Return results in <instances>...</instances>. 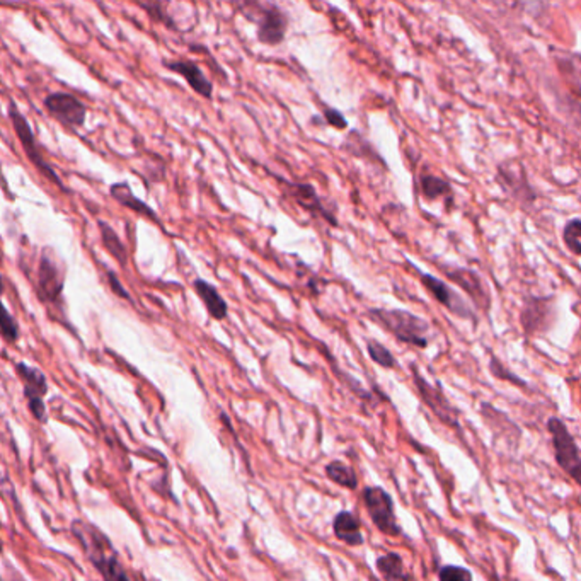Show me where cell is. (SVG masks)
Listing matches in <instances>:
<instances>
[{"label": "cell", "instance_id": "obj_1", "mask_svg": "<svg viewBox=\"0 0 581 581\" xmlns=\"http://www.w3.org/2000/svg\"><path fill=\"white\" fill-rule=\"evenodd\" d=\"M72 534L84 549L89 561L103 577V581H130L116 549L99 528L84 520H73Z\"/></svg>", "mask_w": 581, "mask_h": 581}, {"label": "cell", "instance_id": "obj_2", "mask_svg": "<svg viewBox=\"0 0 581 581\" xmlns=\"http://www.w3.org/2000/svg\"><path fill=\"white\" fill-rule=\"evenodd\" d=\"M372 320L379 322L389 333L396 336L399 341L424 348L428 345L430 324L406 311H388V309H372L369 311Z\"/></svg>", "mask_w": 581, "mask_h": 581}, {"label": "cell", "instance_id": "obj_3", "mask_svg": "<svg viewBox=\"0 0 581 581\" xmlns=\"http://www.w3.org/2000/svg\"><path fill=\"white\" fill-rule=\"evenodd\" d=\"M7 115H9V120L13 124V128L16 132V135H18L19 141H21V145L24 149V154L31 160V164L35 166L36 169L43 176L50 179L53 184H56L64 193H67V188L62 183V179L55 173V169L48 164V160L43 158V152H41V149L36 143L35 133L31 130V124L26 120V116L19 111L18 105L14 101H9Z\"/></svg>", "mask_w": 581, "mask_h": 581}, {"label": "cell", "instance_id": "obj_4", "mask_svg": "<svg viewBox=\"0 0 581 581\" xmlns=\"http://www.w3.org/2000/svg\"><path fill=\"white\" fill-rule=\"evenodd\" d=\"M547 430L552 437L554 457L558 466L581 486V452L578 443L560 418H551L547 422Z\"/></svg>", "mask_w": 581, "mask_h": 581}, {"label": "cell", "instance_id": "obj_5", "mask_svg": "<svg viewBox=\"0 0 581 581\" xmlns=\"http://www.w3.org/2000/svg\"><path fill=\"white\" fill-rule=\"evenodd\" d=\"M251 5L256 13L244 11V16L258 22V41L266 47L280 45L288 31V16L278 5H261L256 2H251Z\"/></svg>", "mask_w": 581, "mask_h": 581}, {"label": "cell", "instance_id": "obj_6", "mask_svg": "<svg viewBox=\"0 0 581 581\" xmlns=\"http://www.w3.org/2000/svg\"><path fill=\"white\" fill-rule=\"evenodd\" d=\"M65 285V268L58 261L50 247L43 249L38 264V297L47 303H58L62 300Z\"/></svg>", "mask_w": 581, "mask_h": 581}, {"label": "cell", "instance_id": "obj_7", "mask_svg": "<svg viewBox=\"0 0 581 581\" xmlns=\"http://www.w3.org/2000/svg\"><path fill=\"white\" fill-rule=\"evenodd\" d=\"M363 503L369 511L370 518L373 525L379 528L382 534L389 537H399L403 530L397 524L396 511H394V501L392 496L377 486H370L363 490Z\"/></svg>", "mask_w": 581, "mask_h": 581}, {"label": "cell", "instance_id": "obj_8", "mask_svg": "<svg viewBox=\"0 0 581 581\" xmlns=\"http://www.w3.org/2000/svg\"><path fill=\"white\" fill-rule=\"evenodd\" d=\"M16 372L19 379L24 386V396L28 399V407L31 414L35 416L36 422H47V407L43 403V397L48 392V382L45 373L36 367H30L28 363L19 362L16 363Z\"/></svg>", "mask_w": 581, "mask_h": 581}, {"label": "cell", "instance_id": "obj_9", "mask_svg": "<svg viewBox=\"0 0 581 581\" xmlns=\"http://www.w3.org/2000/svg\"><path fill=\"white\" fill-rule=\"evenodd\" d=\"M45 109L58 124L77 130L82 128L88 118V107L69 92H53L43 101Z\"/></svg>", "mask_w": 581, "mask_h": 581}, {"label": "cell", "instance_id": "obj_10", "mask_svg": "<svg viewBox=\"0 0 581 581\" xmlns=\"http://www.w3.org/2000/svg\"><path fill=\"white\" fill-rule=\"evenodd\" d=\"M413 375H414V384L418 388V392H420L424 405L428 406L433 411V414L441 423H445L447 426H450L454 430H458L460 428L458 411L447 401V397L443 396L440 388L430 386V382H426L422 375H420V372L414 369V367H413Z\"/></svg>", "mask_w": 581, "mask_h": 581}, {"label": "cell", "instance_id": "obj_11", "mask_svg": "<svg viewBox=\"0 0 581 581\" xmlns=\"http://www.w3.org/2000/svg\"><path fill=\"white\" fill-rule=\"evenodd\" d=\"M280 179V177H278ZM283 181V179H280ZM286 193L290 194L300 207L305 211H309L314 217H320L326 222H329L333 227H337V220L331 211L326 209V205H322V200L319 198L316 188L309 183H290V181H283Z\"/></svg>", "mask_w": 581, "mask_h": 581}, {"label": "cell", "instance_id": "obj_12", "mask_svg": "<svg viewBox=\"0 0 581 581\" xmlns=\"http://www.w3.org/2000/svg\"><path fill=\"white\" fill-rule=\"evenodd\" d=\"M418 273H420V278H422L424 288H426V290H428L435 299L439 300L441 305H445L452 314L466 317V319H471V317H473L471 307L464 302V299L458 295L456 290H452L447 283L441 282V280L435 278V277H431V275H423L422 271H418Z\"/></svg>", "mask_w": 581, "mask_h": 581}, {"label": "cell", "instance_id": "obj_13", "mask_svg": "<svg viewBox=\"0 0 581 581\" xmlns=\"http://www.w3.org/2000/svg\"><path fill=\"white\" fill-rule=\"evenodd\" d=\"M162 65L167 71L179 73L198 96L211 99L213 86H211L209 77L205 75V72L201 71L194 62H190V60H164Z\"/></svg>", "mask_w": 581, "mask_h": 581}, {"label": "cell", "instance_id": "obj_14", "mask_svg": "<svg viewBox=\"0 0 581 581\" xmlns=\"http://www.w3.org/2000/svg\"><path fill=\"white\" fill-rule=\"evenodd\" d=\"M447 277L454 283L460 285L473 299L479 307H488V294L484 290V283L479 278V275L471 271V269H464V268H445Z\"/></svg>", "mask_w": 581, "mask_h": 581}, {"label": "cell", "instance_id": "obj_15", "mask_svg": "<svg viewBox=\"0 0 581 581\" xmlns=\"http://www.w3.org/2000/svg\"><path fill=\"white\" fill-rule=\"evenodd\" d=\"M193 288L196 295L203 302V305H205V309H207V312H209L211 319L222 320V319L227 317L229 305L211 283L205 282L201 278H196L193 282Z\"/></svg>", "mask_w": 581, "mask_h": 581}, {"label": "cell", "instance_id": "obj_16", "mask_svg": "<svg viewBox=\"0 0 581 581\" xmlns=\"http://www.w3.org/2000/svg\"><path fill=\"white\" fill-rule=\"evenodd\" d=\"M109 194H111V196H113V198L122 205V207H124V209L135 211L137 215H141V217H145V218H149V220H152V222H156V224H160L156 210H152L150 205H147L145 201H141V198H137V196L133 194V192H132V188H130L128 183H115V184H111Z\"/></svg>", "mask_w": 581, "mask_h": 581}, {"label": "cell", "instance_id": "obj_17", "mask_svg": "<svg viewBox=\"0 0 581 581\" xmlns=\"http://www.w3.org/2000/svg\"><path fill=\"white\" fill-rule=\"evenodd\" d=\"M333 530L336 537L346 546H362L365 543L360 520L353 515L352 511H339L333 520Z\"/></svg>", "mask_w": 581, "mask_h": 581}, {"label": "cell", "instance_id": "obj_18", "mask_svg": "<svg viewBox=\"0 0 581 581\" xmlns=\"http://www.w3.org/2000/svg\"><path fill=\"white\" fill-rule=\"evenodd\" d=\"M375 566L384 581H413L411 573L406 569L403 558L397 552H389L380 556Z\"/></svg>", "mask_w": 581, "mask_h": 581}, {"label": "cell", "instance_id": "obj_19", "mask_svg": "<svg viewBox=\"0 0 581 581\" xmlns=\"http://www.w3.org/2000/svg\"><path fill=\"white\" fill-rule=\"evenodd\" d=\"M551 314L549 302L544 299H530L525 303L524 314H522V324L527 333H535L541 328H546L547 322L544 317Z\"/></svg>", "mask_w": 581, "mask_h": 581}, {"label": "cell", "instance_id": "obj_20", "mask_svg": "<svg viewBox=\"0 0 581 581\" xmlns=\"http://www.w3.org/2000/svg\"><path fill=\"white\" fill-rule=\"evenodd\" d=\"M98 227L101 230V241H103V246H105L106 251L109 252V256H113L120 266H126L128 264V252H126V247H124L120 235L115 232V229L106 224L103 220L98 222Z\"/></svg>", "mask_w": 581, "mask_h": 581}, {"label": "cell", "instance_id": "obj_21", "mask_svg": "<svg viewBox=\"0 0 581 581\" xmlns=\"http://www.w3.org/2000/svg\"><path fill=\"white\" fill-rule=\"evenodd\" d=\"M326 475L336 484L346 488V490H356L358 488V475L355 474L350 466L335 460L326 466Z\"/></svg>", "mask_w": 581, "mask_h": 581}, {"label": "cell", "instance_id": "obj_22", "mask_svg": "<svg viewBox=\"0 0 581 581\" xmlns=\"http://www.w3.org/2000/svg\"><path fill=\"white\" fill-rule=\"evenodd\" d=\"M422 190L423 194L428 200H437V198H441L443 194L450 193L449 183L445 179L437 176H423Z\"/></svg>", "mask_w": 581, "mask_h": 581}, {"label": "cell", "instance_id": "obj_23", "mask_svg": "<svg viewBox=\"0 0 581 581\" xmlns=\"http://www.w3.org/2000/svg\"><path fill=\"white\" fill-rule=\"evenodd\" d=\"M367 350H369L370 358H372L377 365H380V367H384V369H394V367H396V358H394V355L389 352L388 348H386L384 345H380L379 341L370 339L369 343H367Z\"/></svg>", "mask_w": 581, "mask_h": 581}, {"label": "cell", "instance_id": "obj_24", "mask_svg": "<svg viewBox=\"0 0 581 581\" xmlns=\"http://www.w3.org/2000/svg\"><path fill=\"white\" fill-rule=\"evenodd\" d=\"M563 237L566 247L573 254L581 256V218H573L566 224Z\"/></svg>", "mask_w": 581, "mask_h": 581}, {"label": "cell", "instance_id": "obj_25", "mask_svg": "<svg viewBox=\"0 0 581 581\" xmlns=\"http://www.w3.org/2000/svg\"><path fill=\"white\" fill-rule=\"evenodd\" d=\"M2 337L5 343H16L19 339V324L14 316L9 312L7 307H4V314H2Z\"/></svg>", "mask_w": 581, "mask_h": 581}, {"label": "cell", "instance_id": "obj_26", "mask_svg": "<svg viewBox=\"0 0 581 581\" xmlns=\"http://www.w3.org/2000/svg\"><path fill=\"white\" fill-rule=\"evenodd\" d=\"M139 5L149 13V18L169 26L171 30H177L176 24L167 16V13L164 11V5L160 2H139Z\"/></svg>", "mask_w": 581, "mask_h": 581}, {"label": "cell", "instance_id": "obj_27", "mask_svg": "<svg viewBox=\"0 0 581 581\" xmlns=\"http://www.w3.org/2000/svg\"><path fill=\"white\" fill-rule=\"evenodd\" d=\"M439 581H474L469 569L462 566H443L439 573Z\"/></svg>", "mask_w": 581, "mask_h": 581}, {"label": "cell", "instance_id": "obj_28", "mask_svg": "<svg viewBox=\"0 0 581 581\" xmlns=\"http://www.w3.org/2000/svg\"><path fill=\"white\" fill-rule=\"evenodd\" d=\"M491 372L494 373V377H498V379H503V380H508V382H513V384H517V386H520V388H525V382L524 380H520L518 377H515L513 373H510V372H507L505 370V367L498 362V360H491Z\"/></svg>", "mask_w": 581, "mask_h": 581}, {"label": "cell", "instance_id": "obj_29", "mask_svg": "<svg viewBox=\"0 0 581 581\" xmlns=\"http://www.w3.org/2000/svg\"><path fill=\"white\" fill-rule=\"evenodd\" d=\"M106 278H107V282H109V286H111V292L116 295V297H120V299H124V300H132V295L124 290V285H122V282H120V278L116 277V273L115 271H111V269H107L106 271Z\"/></svg>", "mask_w": 581, "mask_h": 581}, {"label": "cell", "instance_id": "obj_30", "mask_svg": "<svg viewBox=\"0 0 581 581\" xmlns=\"http://www.w3.org/2000/svg\"><path fill=\"white\" fill-rule=\"evenodd\" d=\"M322 113H324V120H326V124L335 126L337 130H345V128L348 126L346 118H345L339 111H336L335 107H324Z\"/></svg>", "mask_w": 581, "mask_h": 581}]
</instances>
